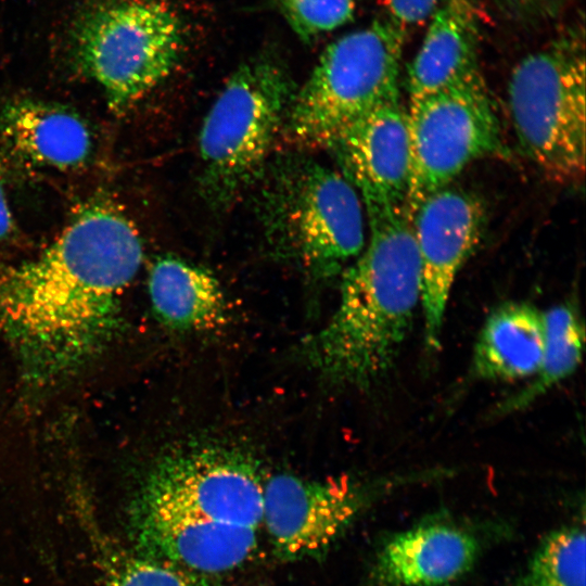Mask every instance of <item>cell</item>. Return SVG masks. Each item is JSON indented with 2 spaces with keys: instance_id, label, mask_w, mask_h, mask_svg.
Returning a JSON list of instances; mask_svg holds the SVG:
<instances>
[{
  "instance_id": "obj_7",
  "label": "cell",
  "mask_w": 586,
  "mask_h": 586,
  "mask_svg": "<svg viewBox=\"0 0 586 586\" xmlns=\"http://www.w3.org/2000/svg\"><path fill=\"white\" fill-rule=\"evenodd\" d=\"M405 39L385 17L329 43L295 91L282 129L288 141L297 149H328L354 122L400 98Z\"/></svg>"
},
{
  "instance_id": "obj_11",
  "label": "cell",
  "mask_w": 586,
  "mask_h": 586,
  "mask_svg": "<svg viewBox=\"0 0 586 586\" xmlns=\"http://www.w3.org/2000/svg\"><path fill=\"white\" fill-rule=\"evenodd\" d=\"M411 218L421 265L424 341L429 351H436L455 278L481 241L486 211L475 194L448 186L423 200Z\"/></svg>"
},
{
  "instance_id": "obj_23",
  "label": "cell",
  "mask_w": 586,
  "mask_h": 586,
  "mask_svg": "<svg viewBox=\"0 0 586 586\" xmlns=\"http://www.w3.org/2000/svg\"><path fill=\"white\" fill-rule=\"evenodd\" d=\"M14 230V220L9 207L3 183L0 177V241L7 239Z\"/></svg>"
},
{
  "instance_id": "obj_17",
  "label": "cell",
  "mask_w": 586,
  "mask_h": 586,
  "mask_svg": "<svg viewBox=\"0 0 586 586\" xmlns=\"http://www.w3.org/2000/svg\"><path fill=\"white\" fill-rule=\"evenodd\" d=\"M154 313L167 327L206 330L226 319V301L217 278L206 268L178 256H161L149 275Z\"/></svg>"
},
{
  "instance_id": "obj_14",
  "label": "cell",
  "mask_w": 586,
  "mask_h": 586,
  "mask_svg": "<svg viewBox=\"0 0 586 586\" xmlns=\"http://www.w3.org/2000/svg\"><path fill=\"white\" fill-rule=\"evenodd\" d=\"M407 67L408 104L481 74L480 18L471 0H444Z\"/></svg>"
},
{
  "instance_id": "obj_12",
  "label": "cell",
  "mask_w": 586,
  "mask_h": 586,
  "mask_svg": "<svg viewBox=\"0 0 586 586\" xmlns=\"http://www.w3.org/2000/svg\"><path fill=\"white\" fill-rule=\"evenodd\" d=\"M489 531L438 515L387 535L360 586H453L486 550Z\"/></svg>"
},
{
  "instance_id": "obj_16",
  "label": "cell",
  "mask_w": 586,
  "mask_h": 586,
  "mask_svg": "<svg viewBox=\"0 0 586 586\" xmlns=\"http://www.w3.org/2000/svg\"><path fill=\"white\" fill-rule=\"evenodd\" d=\"M4 137L30 160L61 169L81 166L92 140L87 124L65 106L33 99L9 103L0 116Z\"/></svg>"
},
{
  "instance_id": "obj_9",
  "label": "cell",
  "mask_w": 586,
  "mask_h": 586,
  "mask_svg": "<svg viewBox=\"0 0 586 586\" xmlns=\"http://www.w3.org/2000/svg\"><path fill=\"white\" fill-rule=\"evenodd\" d=\"M409 180L405 205L412 213L448 187L472 162L504 156L498 116L481 74L408 104Z\"/></svg>"
},
{
  "instance_id": "obj_21",
  "label": "cell",
  "mask_w": 586,
  "mask_h": 586,
  "mask_svg": "<svg viewBox=\"0 0 586 586\" xmlns=\"http://www.w3.org/2000/svg\"><path fill=\"white\" fill-rule=\"evenodd\" d=\"M291 29L309 42L354 18L355 0H277Z\"/></svg>"
},
{
  "instance_id": "obj_2",
  "label": "cell",
  "mask_w": 586,
  "mask_h": 586,
  "mask_svg": "<svg viewBox=\"0 0 586 586\" xmlns=\"http://www.w3.org/2000/svg\"><path fill=\"white\" fill-rule=\"evenodd\" d=\"M264 518V480L245 451L195 442L163 455L131 508L138 552L200 575L242 565Z\"/></svg>"
},
{
  "instance_id": "obj_3",
  "label": "cell",
  "mask_w": 586,
  "mask_h": 586,
  "mask_svg": "<svg viewBox=\"0 0 586 586\" xmlns=\"http://www.w3.org/2000/svg\"><path fill=\"white\" fill-rule=\"evenodd\" d=\"M369 242L343 271L339 304L303 343L308 365L334 385L368 388L393 369L421 300V265L404 203L364 207Z\"/></svg>"
},
{
  "instance_id": "obj_10",
  "label": "cell",
  "mask_w": 586,
  "mask_h": 586,
  "mask_svg": "<svg viewBox=\"0 0 586 586\" xmlns=\"http://www.w3.org/2000/svg\"><path fill=\"white\" fill-rule=\"evenodd\" d=\"M446 473L428 470L364 482L345 475L307 480L275 474L264 481L263 527L282 559L318 555L335 543L372 504L407 485Z\"/></svg>"
},
{
  "instance_id": "obj_8",
  "label": "cell",
  "mask_w": 586,
  "mask_h": 586,
  "mask_svg": "<svg viewBox=\"0 0 586 586\" xmlns=\"http://www.w3.org/2000/svg\"><path fill=\"white\" fill-rule=\"evenodd\" d=\"M585 55L576 37L525 55L508 81L519 144L551 180L574 182L585 170Z\"/></svg>"
},
{
  "instance_id": "obj_6",
  "label": "cell",
  "mask_w": 586,
  "mask_h": 586,
  "mask_svg": "<svg viewBox=\"0 0 586 586\" xmlns=\"http://www.w3.org/2000/svg\"><path fill=\"white\" fill-rule=\"evenodd\" d=\"M66 30L76 65L116 113L168 77L183 46L178 15L161 0H76Z\"/></svg>"
},
{
  "instance_id": "obj_4",
  "label": "cell",
  "mask_w": 586,
  "mask_h": 586,
  "mask_svg": "<svg viewBox=\"0 0 586 586\" xmlns=\"http://www.w3.org/2000/svg\"><path fill=\"white\" fill-rule=\"evenodd\" d=\"M258 193L264 237L311 279H330L365 247L364 205L337 170L301 154L267 164Z\"/></svg>"
},
{
  "instance_id": "obj_22",
  "label": "cell",
  "mask_w": 586,
  "mask_h": 586,
  "mask_svg": "<svg viewBox=\"0 0 586 586\" xmlns=\"http://www.w3.org/2000/svg\"><path fill=\"white\" fill-rule=\"evenodd\" d=\"M444 0H385L387 18L406 36L424 23Z\"/></svg>"
},
{
  "instance_id": "obj_13",
  "label": "cell",
  "mask_w": 586,
  "mask_h": 586,
  "mask_svg": "<svg viewBox=\"0 0 586 586\" xmlns=\"http://www.w3.org/2000/svg\"><path fill=\"white\" fill-rule=\"evenodd\" d=\"M364 207L404 203L409 180L407 109L390 100L345 128L329 145Z\"/></svg>"
},
{
  "instance_id": "obj_19",
  "label": "cell",
  "mask_w": 586,
  "mask_h": 586,
  "mask_svg": "<svg viewBox=\"0 0 586 586\" xmlns=\"http://www.w3.org/2000/svg\"><path fill=\"white\" fill-rule=\"evenodd\" d=\"M585 555L584 524L558 526L540 539L508 586H585Z\"/></svg>"
},
{
  "instance_id": "obj_18",
  "label": "cell",
  "mask_w": 586,
  "mask_h": 586,
  "mask_svg": "<svg viewBox=\"0 0 586 586\" xmlns=\"http://www.w3.org/2000/svg\"><path fill=\"white\" fill-rule=\"evenodd\" d=\"M544 318L546 347L539 368L525 387L496 407L497 416L526 408L570 377L582 360L585 329L577 309L570 303L560 304L545 311Z\"/></svg>"
},
{
  "instance_id": "obj_20",
  "label": "cell",
  "mask_w": 586,
  "mask_h": 586,
  "mask_svg": "<svg viewBox=\"0 0 586 586\" xmlns=\"http://www.w3.org/2000/svg\"><path fill=\"white\" fill-rule=\"evenodd\" d=\"M104 586H211L203 575L140 552L109 561Z\"/></svg>"
},
{
  "instance_id": "obj_15",
  "label": "cell",
  "mask_w": 586,
  "mask_h": 586,
  "mask_svg": "<svg viewBox=\"0 0 586 586\" xmlns=\"http://www.w3.org/2000/svg\"><path fill=\"white\" fill-rule=\"evenodd\" d=\"M546 347L544 313L525 302H508L485 320L475 341L471 374L483 381L512 382L532 377Z\"/></svg>"
},
{
  "instance_id": "obj_24",
  "label": "cell",
  "mask_w": 586,
  "mask_h": 586,
  "mask_svg": "<svg viewBox=\"0 0 586 586\" xmlns=\"http://www.w3.org/2000/svg\"><path fill=\"white\" fill-rule=\"evenodd\" d=\"M517 1L521 3L530 4V3H535V2L544 1V0H517Z\"/></svg>"
},
{
  "instance_id": "obj_1",
  "label": "cell",
  "mask_w": 586,
  "mask_h": 586,
  "mask_svg": "<svg viewBox=\"0 0 586 586\" xmlns=\"http://www.w3.org/2000/svg\"><path fill=\"white\" fill-rule=\"evenodd\" d=\"M143 255L131 220L98 199L41 254L0 272V329L28 377L58 380L100 352Z\"/></svg>"
},
{
  "instance_id": "obj_5",
  "label": "cell",
  "mask_w": 586,
  "mask_h": 586,
  "mask_svg": "<svg viewBox=\"0 0 586 586\" xmlns=\"http://www.w3.org/2000/svg\"><path fill=\"white\" fill-rule=\"evenodd\" d=\"M295 91L273 58L249 60L230 75L198 139L199 188L211 207L228 208L262 177Z\"/></svg>"
}]
</instances>
